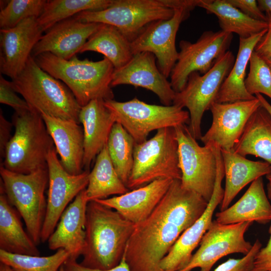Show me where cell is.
<instances>
[{
	"label": "cell",
	"mask_w": 271,
	"mask_h": 271,
	"mask_svg": "<svg viewBox=\"0 0 271 271\" xmlns=\"http://www.w3.org/2000/svg\"><path fill=\"white\" fill-rule=\"evenodd\" d=\"M59 271H64V268L63 265L60 268Z\"/></svg>",
	"instance_id": "50"
},
{
	"label": "cell",
	"mask_w": 271,
	"mask_h": 271,
	"mask_svg": "<svg viewBox=\"0 0 271 271\" xmlns=\"http://www.w3.org/2000/svg\"><path fill=\"white\" fill-rule=\"evenodd\" d=\"M128 190L114 169L106 145L97 156L90 171L86 198L89 202L104 199L110 195L125 194Z\"/></svg>",
	"instance_id": "32"
},
{
	"label": "cell",
	"mask_w": 271,
	"mask_h": 271,
	"mask_svg": "<svg viewBox=\"0 0 271 271\" xmlns=\"http://www.w3.org/2000/svg\"><path fill=\"white\" fill-rule=\"evenodd\" d=\"M249 71L244 84L251 95L264 94L271 99V70L264 59L254 51L249 58Z\"/></svg>",
	"instance_id": "37"
},
{
	"label": "cell",
	"mask_w": 271,
	"mask_h": 271,
	"mask_svg": "<svg viewBox=\"0 0 271 271\" xmlns=\"http://www.w3.org/2000/svg\"><path fill=\"white\" fill-rule=\"evenodd\" d=\"M47 165L49 188L46 212L41 235L42 242L48 241L69 203L86 188L90 173L86 170L78 175L69 174L58 159L55 147L48 153Z\"/></svg>",
	"instance_id": "13"
},
{
	"label": "cell",
	"mask_w": 271,
	"mask_h": 271,
	"mask_svg": "<svg viewBox=\"0 0 271 271\" xmlns=\"http://www.w3.org/2000/svg\"><path fill=\"white\" fill-rule=\"evenodd\" d=\"M233 151L261 158L271 165V115L262 105L248 119Z\"/></svg>",
	"instance_id": "29"
},
{
	"label": "cell",
	"mask_w": 271,
	"mask_h": 271,
	"mask_svg": "<svg viewBox=\"0 0 271 271\" xmlns=\"http://www.w3.org/2000/svg\"><path fill=\"white\" fill-rule=\"evenodd\" d=\"M232 38V34L221 30L207 31L195 43L181 41L178 59L170 76L173 90L176 92L181 91L192 72L204 74L208 72L228 51Z\"/></svg>",
	"instance_id": "12"
},
{
	"label": "cell",
	"mask_w": 271,
	"mask_h": 271,
	"mask_svg": "<svg viewBox=\"0 0 271 271\" xmlns=\"http://www.w3.org/2000/svg\"><path fill=\"white\" fill-rule=\"evenodd\" d=\"M87 51L103 55L114 69L124 65L133 56L130 42L116 27L104 24L89 37L79 53Z\"/></svg>",
	"instance_id": "31"
},
{
	"label": "cell",
	"mask_w": 271,
	"mask_h": 271,
	"mask_svg": "<svg viewBox=\"0 0 271 271\" xmlns=\"http://www.w3.org/2000/svg\"><path fill=\"white\" fill-rule=\"evenodd\" d=\"M266 177L268 181L266 185L267 196L271 200V174L266 175ZM268 232L270 237L268 242L255 255L251 271H271V224Z\"/></svg>",
	"instance_id": "40"
},
{
	"label": "cell",
	"mask_w": 271,
	"mask_h": 271,
	"mask_svg": "<svg viewBox=\"0 0 271 271\" xmlns=\"http://www.w3.org/2000/svg\"><path fill=\"white\" fill-rule=\"evenodd\" d=\"M267 29L247 38H239L237 57L220 88L216 102L229 103L256 98L246 89V69L252 53Z\"/></svg>",
	"instance_id": "27"
},
{
	"label": "cell",
	"mask_w": 271,
	"mask_h": 271,
	"mask_svg": "<svg viewBox=\"0 0 271 271\" xmlns=\"http://www.w3.org/2000/svg\"><path fill=\"white\" fill-rule=\"evenodd\" d=\"M156 59L149 52L133 55L124 65L114 69L111 86L127 84L144 88L156 94L163 105H172L176 92L157 66Z\"/></svg>",
	"instance_id": "18"
},
{
	"label": "cell",
	"mask_w": 271,
	"mask_h": 271,
	"mask_svg": "<svg viewBox=\"0 0 271 271\" xmlns=\"http://www.w3.org/2000/svg\"><path fill=\"white\" fill-rule=\"evenodd\" d=\"M105 106L133 138L137 144L146 141L150 132L189 123L188 111L175 105L148 104L137 97L124 102L105 100Z\"/></svg>",
	"instance_id": "9"
},
{
	"label": "cell",
	"mask_w": 271,
	"mask_h": 271,
	"mask_svg": "<svg viewBox=\"0 0 271 271\" xmlns=\"http://www.w3.org/2000/svg\"><path fill=\"white\" fill-rule=\"evenodd\" d=\"M11 81L0 75V103L13 108L15 111L30 109L27 102L20 98Z\"/></svg>",
	"instance_id": "39"
},
{
	"label": "cell",
	"mask_w": 271,
	"mask_h": 271,
	"mask_svg": "<svg viewBox=\"0 0 271 271\" xmlns=\"http://www.w3.org/2000/svg\"><path fill=\"white\" fill-rule=\"evenodd\" d=\"M201 0H163L165 5L173 10L186 9L190 11L198 7Z\"/></svg>",
	"instance_id": "45"
},
{
	"label": "cell",
	"mask_w": 271,
	"mask_h": 271,
	"mask_svg": "<svg viewBox=\"0 0 271 271\" xmlns=\"http://www.w3.org/2000/svg\"><path fill=\"white\" fill-rule=\"evenodd\" d=\"M135 224L115 210L96 201L88 202L85 245L80 263L95 269L112 268L119 264Z\"/></svg>",
	"instance_id": "2"
},
{
	"label": "cell",
	"mask_w": 271,
	"mask_h": 271,
	"mask_svg": "<svg viewBox=\"0 0 271 271\" xmlns=\"http://www.w3.org/2000/svg\"><path fill=\"white\" fill-rule=\"evenodd\" d=\"M174 14L163 0H113L106 9L82 12L73 17L84 23L113 26L131 42L149 24L169 19Z\"/></svg>",
	"instance_id": "8"
},
{
	"label": "cell",
	"mask_w": 271,
	"mask_h": 271,
	"mask_svg": "<svg viewBox=\"0 0 271 271\" xmlns=\"http://www.w3.org/2000/svg\"><path fill=\"white\" fill-rule=\"evenodd\" d=\"M261 57L264 59L271 70V55Z\"/></svg>",
	"instance_id": "49"
},
{
	"label": "cell",
	"mask_w": 271,
	"mask_h": 271,
	"mask_svg": "<svg viewBox=\"0 0 271 271\" xmlns=\"http://www.w3.org/2000/svg\"><path fill=\"white\" fill-rule=\"evenodd\" d=\"M265 14L267 18V29L254 50L261 57L271 55V14Z\"/></svg>",
	"instance_id": "43"
},
{
	"label": "cell",
	"mask_w": 271,
	"mask_h": 271,
	"mask_svg": "<svg viewBox=\"0 0 271 271\" xmlns=\"http://www.w3.org/2000/svg\"><path fill=\"white\" fill-rule=\"evenodd\" d=\"M217 171L212 197L203 214L179 236L167 254L162 260L160 266L163 271H179L190 261L192 252L212 222L215 210L221 204L224 195L222 181L224 177L221 153L215 152Z\"/></svg>",
	"instance_id": "16"
},
{
	"label": "cell",
	"mask_w": 271,
	"mask_h": 271,
	"mask_svg": "<svg viewBox=\"0 0 271 271\" xmlns=\"http://www.w3.org/2000/svg\"><path fill=\"white\" fill-rule=\"evenodd\" d=\"M0 249L15 254L34 256L40 254L2 190L0 195Z\"/></svg>",
	"instance_id": "28"
},
{
	"label": "cell",
	"mask_w": 271,
	"mask_h": 271,
	"mask_svg": "<svg viewBox=\"0 0 271 271\" xmlns=\"http://www.w3.org/2000/svg\"><path fill=\"white\" fill-rule=\"evenodd\" d=\"M0 271H13L8 265L3 263H0Z\"/></svg>",
	"instance_id": "48"
},
{
	"label": "cell",
	"mask_w": 271,
	"mask_h": 271,
	"mask_svg": "<svg viewBox=\"0 0 271 271\" xmlns=\"http://www.w3.org/2000/svg\"><path fill=\"white\" fill-rule=\"evenodd\" d=\"M258 239L255 240L249 252L238 259L229 258L219 265L213 271H251L255 255L261 248Z\"/></svg>",
	"instance_id": "38"
},
{
	"label": "cell",
	"mask_w": 271,
	"mask_h": 271,
	"mask_svg": "<svg viewBox=\"0 0 271 271\" xmlns=\"http://www.w3.org/2000/svg\"><path fill=\"white\" fill-rule=\"evenodd\" d=\"M64 271H131L126 262L124 254L118 265L105 270L95 269L83 266L77 260L69 258L63 265Z\"/></svg>",
	"instance_id": "42"
},
{
	"label": "cell",
	"mask_w": 271,
	"mask_h": 271,
	"mask_svg": "<svg viewBox=\"0 0 271 271\" xmlns=\"http://www.w3.org/2000/svg\"><path fill=\"white\" fill-rule=\"evenodd\" d=\"M34 58L44 71L69 88L81 107L94 99H113L111 82L114 68L107 58L93 61L75 55L66 60L50 53Z\"/></svg>",
	"instance_id": "3"
},
{
	"label": "cell",
	"mask_w": 271,
	"mask_h": 271,
	"mask_svg": "<svg viewBox=\"0 0 271 271\" xmlns=\"http://www.w3.org/2000/svg\"><path fill=\"white\" fill-rule=\"evenodd\" d=\"M255 97L259 100L262 106L264 107L271 115V104L261 94H255Z\"/></svg>",
	"instance_id": "47"
},
{
	"label": "cell",
	"mask_w": 271,
	"mask_h": 271,
	"mask_svg": "<svg viewBox=\"0 0 271 271\" xmlns=\"http://www.w3.org/2000/svg\"><path fill=\"white\" fill-rule=\"evenodd\" d=\"M47 2L46 0L9 1L0 12L1 29L14 28L28 18H38Z\"/></svg>",
	"instance_id": "36"
},
{
	"label": "cell",
	"mask_w": 271,
	"mask_h": 271,
	"mask_svg": "<svg viewBox=\"0 0 271 271\" xmlns=\"http://www.w3.org/2000/svg\"><path fill=\"white\" fill-rule=\"evenodd\" d=\"M44 31L37 18H30L16 27L0 30V71L12 79L25 68Z\"/></svg>",
	"instance_id": "19"
},
{
	"label": "cell",
	"mask_w": 271,
	"mask_h": 271,
	"mask_svg": "<svg viewBox=\"0 0 271 271\" xmlns=\"http://www.w3.org/2000/svg\"><path fill=\"white\" fill-rule=\"evenodd\" d=\"M86 189L80 192L62 213L56 227L48 239L49 248L64 249L70 258L82 255L85 245L86 208Z\"/></svg>",
	"instance_id": "21"
},
{
	"label": "cell",
	"mask_w": 271,
	"mask_h": 271,
	"mask_svg": "<svg viewBox=\"0 0 271 271\" xmlns=\"http://www.w3.org/2000/svg\"><path fill=\"white\" fill-rule=\"evenodd\" d=\"M260 10L265 14H271V0H258L257 1Z\"/></svg>",
	"instance_id": "46"
},
{
	"label": "cell",
	"mask_w": 271,
	"mask_h": 271,
	"mask_svg": "<svg viewBox=\"0 0 271 271\" xmlns=\"http://www.w3.org/2000/svg\"><path fill=\"white\" fill-rule=\"evenodd\" d=\"M135 143L123 126L116 122L110 133L107 147L114 169L126 186L133 167Z\"/></svg>",
	"instance_id": "34"
},
{
	"label": "cell",
	"mask_w": 271,
	"mask_h": 271,
	"mask_svg": "<svg viewBox=\"0 0 271 271\" xmlns=\"http://www.w3.org/2000/svg\"><path fill=\"white\" fill-rule=\"evenodd\" d=\"M173 180L159 179L125 194L95 201L115 210L126 220L138 224L152 213Z\"/></svg>",
	"instance_id": "22"
},
{
	"label": "cell",
	"mask_w": 271,
	"mask_h": 271,
	"mask_svg": "<svg viewBox=\"0 0 271 271\" xmlns=\"http://www.w3.org/2000/svg\"><path fill=\"white\" fill-rule=\"evenodd\" d=\"M234 7L250 18L267 22L266 15L259 9L255 0H227Z\"/></svg>",
	"instance_id": "41"
},
{
	"label": "cell",
	"mask_w": 271,
	"mask_h": 271,
	"mask_svg": "<svg viewBox=\"0 0 271 271\" xmlns=\"http://www.w3.org/2000/svg\"><path fill=\"white\" fill-rule=\"evenodd\" d=\"M261 106L256 97L233 102H213L209 108L212 123L201 141L204 145L215 146L221 150L233 151L248 119Z\"/></svg>",
	"instance_id": "17"
},
{
	"label": "cell",
	"mask_w": 271,
	"mask_h": 271,
	"mask_svg": "<svg viewBox=\"0 0 271 271\" xmlns=\"http://www.w3.org/2000/svg\"><path fill=\"white\" fill-rule=\"evenodd\" d=\"M216 221L222 224L271 221V204L263 186L262 177L254 180L242 196L233 205L216 213Z\"/></svg>",
	"instance_id": "26"
},
{
	"label": "cell",
	"mask_w": 271,
	"mask_h": 271,
	"mask_svg": "<svg viewBox=\"0 0 271 271\" xmlns=\"http://www.w3.org/2000/svg\"><path fill=\"white\" fill-rule=\"evenodd\" d=\"M104 100L94 99L81 107L79 121L84 132V170L89 167L107 141L114 124V115L105 105Z\"/></svg>",
	"instance_id": "24"
},
{
	"label": "cell",
	"mask_w": 271,
	"mask_h": 271,
	"mask_svg": "<svg viewBox=\"0 0 271 271\" xmlns=\"http://www.w3.org/2000/svg\"><path fill=\"white\" fill-rule=\"evenodd\" d=\"M41 115L64 168L72 175L81 173L84 171L83 127L73 120Z\"/></svg>",
	"instance_id": "23"
},
{
	"label": "cell",
	"mask_w": 271,
	"mask_h": 271,
	"mask_svg": "<svg viewBox=\"0 0 271 271\" xmlns=\"http://www.w3.org/2000/svg\"><path fill=\"white\" fill-rule=\"evenodd\" d=\"M178 144L174 127L157 130L149 140L135 143L133 165L126 187L133 190L156 180L181 179Z\"/></svg>",
	"instance_id": "7"
},
{
	"label": "cell",
	"mask_w": 271,
	"mask_h": 271,
	"mask_svg": "<svg viewBox=\"0 0 271 271\" xmlns=\"http://www.w3.org/2000/svg\"><path fill=\"white\" fill-rule=\"evenodd\" d=\"M102 24L84 23L71 17L59 22L43 34L34 46L31 56L50 53L66 60L79 53L89 37Z\"/></svg>",
	"instance_id": "20"
},
{
	"label": "cell",
	"mask_w": 271,
	"mask_h": 271,
	"mask_svg": "<svg viewBox=\"0 0 271 271\" xmlns=\"http://www.w3.org/2000/svg\"><path fill=\"white\" fill-rule=\"evenodd\" d=\"M15 131L7 145L2 166L21 174L46 167L49 152L55 147L42 115L32 109L15 111Z\"/></svg>",
	"instance_id": "5"
},
{
	"label": "cell",
	"mask_w": 271,
	"mask_h": 271,
	"mask_svg": "<svg viewBox=\"0 0 271 271\" xmlns=\"http://www.w3.org/2000/svg\"><path fill=\"white\" fill-rule=\"evenodd\" d=\"M235 61L233 53L228 50L206 73L192 72L185 87L176 92L173 104L186 107L190 115L189 130L196 140H200L201 121L204 113L215 102L220 88Z\"/></svg>",
	"instance_id": "10"
},
{
	"label": "cell",
	"mask_w": 271,
	"mask_h": 271,
	"mask_svg": "<svg viewBox=\"0 0 271 271\" xmlns=\"http://www.w3.org/2000/svg\"><path fill=\"white\" fill-rule=\"evenodd\" d=\"M208 202L174 180L152 213L135 224L124 252L131 271H163L160 263L180 235L204 213Z\"/></svg>",
	"instance_id": "1"
},
{
	"label": "cell",
	"mask_w": 271,
	"mask_h": 271,
	"mask_svg": "<svg viewBox=\"0 0 271 271\" xmlns=\"http://www.w3.org/2000/svg\"><path fill=\"white\" fill-rule=\"evenodd\" d=\"M113 0H51L47 1L37 22L46 32L56 23L73 17L84 11L106 9Z\"/></svg>",
	"instance_id": "33"
},
{
	"label": "cell",
	"mask_w": 271,
	"mask_h": 271,
	"mask_svg": "<svg viewBox=\"0 0 271 271\" xmlns=\"http://www.w3.org/2000/svg\"><path fill=\"white\" fill-rule=\"evenodd\" d=\"M178 144L181 184L209 202L213 193L217 164L214 147L199 146L186 124L174 127Z\"/></svg>",
	"instance_id": "11"
},
{
	"label": "cell",
	"mask_w": 271,
	"mask_h": 271,
	"mask_svg": "<svg viewBox=\"0 0 271 271\" xmlns=\"http://www.w3.org/2000/svg\"><path fill=\"white\" fill-rule=\"evenodd\" d=\"M198 7L217 17L221 31L236 33L239 38H248L268 27L267 22L250 18L227 0H201Z\"/></svg>",
	"instance_id": "30"
},
{
	"label": "cell",
	"mask_w": 271,
	"mask_h": 271,
	"mask_svg": "<svg viewBox=\"0 0 271 271\" xmlns=\"http://www.w3.org/2000/svg\"><path fill=\"white\" fill-rule=\"evenodd\" d=\"M69 257V253L64 249L46 256L15 254L0 249V262L13 271H59Z\"/></svg>",
	"instance_id": "35"
},
{
	"label": "cell",
	"mask_w": 271,
	"mask_h": 271,
	"mask_svg": "<svg viewBox=\"0 0 271 271\" xmlns=\"http://www.w3.org/2000/svg\"><path fill=\"white\" fill-rule=\"evenodd\" d=\"M11 82L31 109L41 114L80 123L81 107L71 90L44 71L31 56L23 71Z\"/></svg>",
	"instance_id": "4"
},
{
	"label": "cell",
	"mask_w": 271,
	"mask_h": 271,
	"mask_svg": "<svg viewBox=\"0 0 271 271\" xmlns=\"http://www.w3.org/2000/svg\"><path fill=\"white\" fill-rule=\"evenodd\" d=\"M252 222L222 224L213 221L203 236L200 247L189 263L179 271H191L199 267L200 271H210L220 258L230 254H247L252 245L244 234Z\"/></svg>",
	"instance_id": "14"
},
{
	"label": "cell",
	"mask_w": 271,
	"mask_h": 271,
	"mask_svg": "<svg viewBox=\"0 0 271 271\" xmlns=\"http://www.w3.org/2000/svg\"><path fill=\"white\" fill-rule=\"evenodd\" d=\"M1 190L23 218L28 234L38 245L41 241L47 200L45 192L49 183L47 166L29 174L10 171L1 166Z\"/></svg>",
	"instance_id": "6"
},
{
	"label": "cell",
	"mask_w": 271,
	"mask_h": 271,
	"mask_svg": "<svg viewBox=\"0 0 271 271\" xmlns=\"http://www.w3.org/2000/svg\"><path fill=\"white\" fill-rule=\"evenodd\" d=\"M13 123L10 122L4 117L2 110L0 113V153L1 156L4 158L5 151L10 141L11 131Z\"/></svg>",
	"instance_id": "44"
},
{
	"label": "cell",
	"mask_w": 271,
	"mask_h": 271,
	"mask_svg": "<svg viewBox=\"0 0 271 271\" xmlns=\"http://www.w3.org/2000/svg\"><path fill=\"white\" fill-rule=\"evenodd\" d=\"M190 11L186 9H175L170 19L149 24L130 42L132 54L143 52L153 54L159 69L168 78L178 57L175 44L177 33L181 23L189 17Z\"/></svg>",
	"instance_id": "15"
},
{
	"label": "cell",
	"mask_w": 271,
	"mask_h": 271,
	"mask_svg": "<svg viewBox=\"0 0 271 271\" xmlns=\"http://www.w3.org/2000/svg\"><path fill=\"white\" fill-rule=\"evenodd\" d=\"M224 169L225 186L220 211L227 209L238 193L256 179L271 174V165L253 161L233 151L221 150Z\"/></svg>",
	"instance_id": "25"
}]
</instances>
